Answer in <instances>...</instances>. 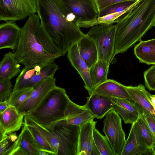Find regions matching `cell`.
<instances>
[{"label":"cell","instance_id":"obj_21","mask_svg":"<svg viewBox=\"0 0 155 155\" xmlns=\"http://www.w3.org/2000/svg\"><path fill=\"white\" fill-rule=\"evenodd\" d=\"M94 92L112 97L133 101L125 85L112 79H107L94 89Z\"/></svg>","mask_w":155,"mask_h":155},{"label":"cell","instance_id":"obj_19","mask_svg":"<svg viewBox=\"0 0 155 155\" xmlns=\"http://www.w3.org/2000/svg\"><path fill=\"white\" fill-rule=\"evenodd\" d=\"M95 118V116L84 105H78L71 100L65 113V119L68 124L80 127Z\"/></svg>","mask_w":155,"mask_h":155},{"label":"cell","instance_id":"obj_38","mask_svg":"<svg viewBox=\"0 0 155 155\" xmlns=\"http://www.w3.org/2000/svg\"><path fill=\"white\" fill-rule=\"evenodd\" d=\"M137 0H95L99 14L108 7L119 3L127 2H135Z\"/></svg>","mask_w":155,"mask_h":155},{"label":"cell","instance_id":"obj_16","mask_svg":"<svg viewBox=\"0 0 155 155\" xmlns=\"http://www.w3.org/2000/svg\"><path fill=\"white\" fill-rule=\"evenodd\" d=\"M67 56L72 65L83 79L84 87L90 96L93 93L94 89L90 78V69L80 55L77 43L68 51Z\"/></svg>","mask_w":155,"mask_h":155},{"label":"cell","instance_id":"obj_33","mask_svg":"<svg viewBox=\"0 0 155 155\" xmlns=\"http://www.w3.org/2000/svg\"><path fill=\"white\" fill-rule=\"evenodd\" d=\"M137 122L142 137L148 147L151 149L153 145L152 135L149 127L141 114Z\"/></svg>","mask_w":155,"mask_h":155},{"label":"cell","instance_id":"obj_8","mask_svg":"<svg viewBox=\"0 0 155 155\" xmlns=\"http://www.w3.org/2000/svg\"><path fill=\"white\" fill-rule=\"evenodd\" d=\"M121 120L119 114L112 109L106 114L103 121V131L115 155H121L126 140Z\"/></svg>","mask_w":155,"mask_h":155},{"label":"cell","instance_id":"obj_29","mask_svg":"<svg viewBox=\"0 0 155 155\" xmlns=\"http://www.w3.org/2000/svg\"><path fill=\"white\" fill-rule=\"evenodd\" d=\"M93 134L95 143L101 155H115L107 137L101 134L95 127Z\"/></svg>","mask_w":155,"mask_h":155},{"label":"cell","instance_id":"obj_10","mask_svg":"<svg viewBox=\"0 0 155 155\" xmlns=\"http://www.w3.org/2000/svg\"><path fill=\"white\" fill-rule=\"evenodd\" d=\"M56 81L54 76H52L38 83L28 98L18 109L19 113L28 115L34 111L49 91L56 86Z\"/></svg>","mask_w":155,"mask_h":155},{"label":"cell","instance_id":"obj_2","mask_svg":"<svg viewBox=\"0 0 155 155\" xmlns=\"http://www.w3.org/2000/svg\"><path fill=\"white\" fill-rule=\"evenodd\" d=\"M115 54L127 51L155 23V0H141L116 21Z\"/></svg>","mask_w":155,"mask_h":155},{"label":"cell","instance_id":"obj_35","mask_svg":"<svg viewBox=\"0 0 155 155\" xmlns=\"http://www.w3.org/2000/svg\"><path fill=\"white\" fill-rule=\"evenodd\" d=\"M146 87L150 91H155V64L146 70L143 73Z\"/></svg>","mask_w":155,"mask_h":155},{"label":"cell","instance_id":"obj_13","mask_svg":"<svg viewBox=\"0 0 155 155\" xmlns=\"http://www.w3.org/2000/svg\"><path fill=\"white\" fill-rule=\"evenodd\" d=\"M24 116L11 106L0 114V140L20 129L23 124Z\"/></svg>","mask_w":155,"mask_h":155},{"label":"cell","instance_id":"obj_11","mask_svg":"<svg viewBox=\"0 0 155 155\" xmlns=\"http://www.w3.org/2000/svg\"><path fill=\"white\" fill-rule=\"evenodd\" d=\"M76 17L79 22L93 20L99 17L95 0H61Z\"/></svg>","mask_w":155,"mask_h":155},{"label":"cell","instance_id":"obj_41","mask_svg":"<svg viewBox=\"0 0 155 155\" xmlns=\"http://www.w3.org/2000/svg\"><path fill=\"white\" fill-rule=\"evenodd\" d=\"M152 101L155 108V95L152 94L151 97Z\"/></svg>","mask_w":155,"mask_h":155},{"label":"cell","instance_id":"obj_34","mask_svg":"<svg viewBox=\"0 0 155 155\" xmlns=\"http://www.w3.org/2000/svg\"><path fill=\"white\" fill-rule=\"evenodd\" d=\"M12 87L10 80L0 78V102L8 99L12 91Z\"/></svg>","mask_w":155,"mask_h":155},{"label":"cell","instance_id":"obj_24","mask_svg":"<svg viewBox=\"0 0 155 155\" xmlns=\"http://www.w3.org/2000/svg\"><path fill=\"white\" fill-rule=\"evenodd\" d=\"M21 70L20 65L13 52L4 54L0 63V78L11 80Z\"/></svg>","mask_w":155,"mask_h":155},{"label":"cell","instance_id":"obj_42","mask_svg":"<svg viewBox=\"0 0 155 155\" xmlns=\"http://www.w3.org/2000/svg\"><path fill=\"white\" fill-rule=\"evenodd\" d=\"M151 149L152 152V155H155V144L152 147Z\"/></svg>","mask_w":155,"mask_h":155},{"label":"cell","instance_id":"obj_7","mask_svg":"<svg viewBox=\"0 0 155 155\" xmlns=\"http://www.w3.org/2000/svg\"><path fill=\"white\" fill-rule=\"evenodd\" d=\"M80 127L68 124L65 119L57 123L54 132L59 143L58 155H78Z\"/></svg>","mask_w":155,"mask_h":155},{"label":"cell","instance_id":"obj_4","mask_svg":"<svg viewBox=\"0 0 155 155\" xmlns=\"http://www.w3.org/2000/svg\"><path fill=\"white\" fill-rule=\"evenodd\" d=\"M70 101L65 90L56 86L28 116L38 124L54 132L57 123L65 119V113Z\"/></svg>","mask_w":155,"mask_h":155},{"label":"cell","instance_id":"obj_17","mask_svg":"<svg viewBox=\"0 0 155 155\" xmlns=\"http://www.w3.org/2000/svg\"><path fill=\"white\" fill-rule=\"evenodd\" d=\"M21 28L15 21H9L0 25V49L8 48L13 52L17 45Z\"/></svg>","mask_w":155,"mask_h":155},{"label":"cell","instance_id":"obj_26","mask_svg":"<svg viewBox=\"0 0 155 155\" xmlns=\"http://www.w3.org/2000/svg\"><path fill=\"white\" fill-rule=\"evenodd\" d=\"M109 65L106 61L98 60L89 68L90 78L94 90L108 79Z\"/></svg>","mask_w":155,"mask_h":155},{"label":"cell","instance_id":"obj_22","mask_svg":"<svg viewBox=\"0 0 155 155\" xmlns=\"http://www.w3.org/2000/svg\"><path fill=\"white\" fill-rule=\"evenodd\" d=\"M77 44L80 55L90 68L98 60L97 49L94 42L86 34Z\"/></svg>","mask_w":155,"mask_h":155},{"label":"cell","instance_id":"obj_20","mask_svg":"<svg viewBox=\"0 0 155 155\" xmlns=\"http://www.w3.org/2000/svg\"><path fill=\"white\" fill-rule=\"evenodd\" d=\"M125 87L133 101L148 113L155 115V108L151 99L152 94L146 90L143 85Z\"/></svg>","mask_w":155,"mask_h":155},{"label":"cell","instance_id":"obj_39","mask_svg":"<svg viewBox=\"0 0 155 155\" xmlns=\"http://www.w3.org/2000/svg\"><path fill=\"white\" fill-rule=\"evenodd\" d=\"M9 106L8 99L0 102V114L4 112Z\"/></svg>","mask_w":155,"mask_h":155},{"label":"cell","instance_id":"obj_12","mask_svg":"<svg viewBox=\"0 0 155 155\" xmlns=\"http://www.w3.org/2000/svg\"><path fill=\"white\" fill-rule=\"evenodd\" d=\"M152 155L142 137L137 122L132 124L121 155Z\"/></svg>","mask_w":155,"mask_h":155},{"label":"cell","instance_id":"obj_25","mask_svg":"<svg viewBox=\"0 0 155 155\" xmlns=\"http://www.w3.org/2000/svg\"><path fill=\"white\" fill-rule=\"evenodd\" d=\"M23 125L16 140L26 155H37L39 149L28 127Z\"/></svg>","mask_w":155,"mask_h":155},{"label":"cell","instance_id":"obj_27","mask_svg":"<svg viewBox=\"0 0 155 155\" xmlns=\"http://www.w3.org/2000/svg\"><path fill=\"white\" fill-rule=\"evenodd\" d=\"M24 118L23 124L29 125L34 127L50 145L55 155H58L59 143L54 133L35 122L28 115H25Z\"/></svg>","mask_w":155,"mask_h":155},{"label":"cell","instance_id":"obj_32","mask_svg":"<svg viewBox=\"0 0 155 155\" xmlns=\"http://www.w3.org/2000/svg\"><path fill=\"white\" fill-rule=\"evenodd\" d=\"M25 125L28 127L40 150L46 151L55 155L54 152L50 145L39 132L31 126Z\"/></svg>","mask_w":155,"mask_h":155},{"label":"cell","instance_id":"obj_5","mask_svg":"<svg viewBox=\"0 0 155 155\" xmlns=\"http://www.w3.org/2000/svg\"><path fill=\"white\" fill-rule=\"evenodd\" d=\"M115 25L99 24L90 29L86 35L94 42L97 49L98 60L109 65L116 62L115 58Z\"/></svg>","mask_w":155,"mask_h":155},{"label":"cell","instance_id":"obj_31","mask_svg":"<svg viewBox=\"0 0 155 155\" xmlns=\"http://www.w3.org/2000/svg\"><path fill=\"white\" fill-rule=\"evenodd\" d=\"M141 0H137L135 2H122L113 5L105 9L99 14V17L125 10L129 11L136 5Z\"/></svg>","mask_w":155,"mask_h":155},{"label":"cell","instance_id":"obj_15","mask_svg":"<svg viewBox=\"0 0 155 155\" xmlns=\"http://www.w3.org/2000/svg\"><path fill=\"white\" fill-rule=\"evenodd\" d=\"M110 97L113 103V109L121 117L125 124H132L137 121L142 112L140 106L127 99Z\"/></svg>","mask_w":155,"mask_h":155},{"label":"cell","instance_id":"obj_3","mask_svg":"<svg viewBox=\"0 0 155 155\" xmlns=\"http://www.w3.org/2000/svg\"><path fill=\"white\" fill-rule=\"evenodd\" d=\"M42 25L38 15L32 14L21 28L18 44L13 52L20 64L26 68L53 62L55 58L45 50L40 40Z\"/></svg>","mask_w":155,"mask_h":155},{"label":"cell","instance_id":"obj_40","mask_svg":"<svg viewBox=\"0 0 155 155\" xmlns=\"http://www.w3.org/2000/svg\"><path fill=\"white\" fill-rule=\"evenodd\" d=\"M53 154L43 150H39L37 153V155H51Z\"/></svg>","mask_w":155,"mask_h":155},{"label":"cell","instance_id":"obj_43","mask_svg":"<svg viewBox=\"0 0 155 155\" xmlns=\"http://www.w3.org/2000/svg\"><path fill=\"white\" fill-rule=\"evenodd\" d=\"M154 26H155V23L154 24Z\"/></svg>","mask_w":155,"mask_h":155},{"label":"cell","instance_id":"obj_14","mask_svg":"<svg viewBox=\"0 0 155 155\" xmlns=\"http://www.w3.org/2000/svg\"><path fill=\"white\" fill-rule=\"evenodd\" d=\"M97 122L91 120L80 127L78 155H101L94 142L93 131Z\"/></svg>","mask_w":155,"mask_h":155},{"label":"cell","instance_id":"obj_18","mask_svg":"<svg viewBox=\"0 0 155 155\" xmlns=\"http://www.w3.org/2000/svg\"><path fill=\"white\" fill-rule=\"evenodd\" d=\"M87 99L85 106L97 119H102L113 109V103L110 97L93 92Z\"/></svg>","mask_w":155,"mask_h":155},{"label":"cell","instance_id":"obj_9","mask_svg":"<svg viewBox=\"0 0 155 155\" xmlns=\"http://www.w3.org/2000/svg\"><path fill=\"white\" fill-rule=\"evenodd\" d=\"M37 12L36 0H0V20L25 19Z\"/></svg>","mask_w":155,"mask_h":155},{"label":"cell","instance_id":"obj_1","mask_svg":"<svg viewBox=\"0 0 155 155\" xmlns=\"http://www.w3.org/2000/svg\"><path fill=\"white\" fill-rule=\"evenodd\" d=\"M37 12L51 42L64 55L86 36L76 16L61 0H36Z\"/></svg>","mask_w":155,"mask_h":155},{"label":"cell","instance_id":"obj_28","mask_svg":"<svg viewBox=\"0 0 155 155\" xmlns=\"http://www.w3.org/2000/svg\"><path fill=\"white\" fill-rule=\"evenodd\" d=\"M130 11V10H129ZM122 12L107 15L98 17L94 20L80 21L78 24L80 28H88L99 24H110L115 23L116 20L129 11Z\"/></svg>","mask_w":155,"mask_h":155},{"label":"cell","instance_id":"obj_37","mask_svg":"<svg viewBox=\"0 0 155 155\" xmlns=\"http://www.w3.org/2000/svg\"><path fill=\"white\" fill-rule=\"evenodd\" d=\"M18 137L15 133H12L0 140V155H3L11 146L10 145L16 141Z\"/></svg>","mask_w":155,"mask_h":155},{"label":"cell","instance_id":"obj_36","mask_svg":"<svg viewBox=\"0 0 155 155\" xmlns=\"http://www.w3.org/2000/svg\"><path fill=\"white\" fill-rule=\"evenodd\" d=\"M141 108L142 110L141 115L150 130L152 135L154 145L155 144V115L148 113Z\"/></svg>","mask_w":155,"mask_h":155},{"label":"cell","instance_id":"obj_30","mask_svg":"<svg viewBox=\"0 0 155 155\" xmlns=\"http://www.w3.org/2000/svg\"><path fill=\"white\" fill-rule=\"evenodd\" d=\"M33 88L24 89L12 93L8 99L9 106H11L17 110L28 98Z\"/></svg>","mask_w":155,"mask_h":155},{"label":"cell","instance_id":"obj_6","mask_svg":"<svg viewBox=\"0 0 155 155\" xmlns=\"http://www.w3.org/2000/svg\"><path fill=\"white\" fill-rule=\"evenodd\" d=\"M58 69L54 62L31 68L24 67L16 78L12 91L34 88L38 83L54 76Z\"/></svg>","mask_w":155,"mask_h":155},{"label":"cell","instance_id":"obj_23","mask_svg":"<svg viewBox=\"0 0 155 155\" xmlns=\"http://www.w3.org/2000/svg\"><path fill=\"white\" fill-rule=\"evenodd\" d=\"M134 54L140 62L155 64V38L140 40L134 48Z\"/></svg>","mask_w":155,"mask_h":155}]
</instances>
